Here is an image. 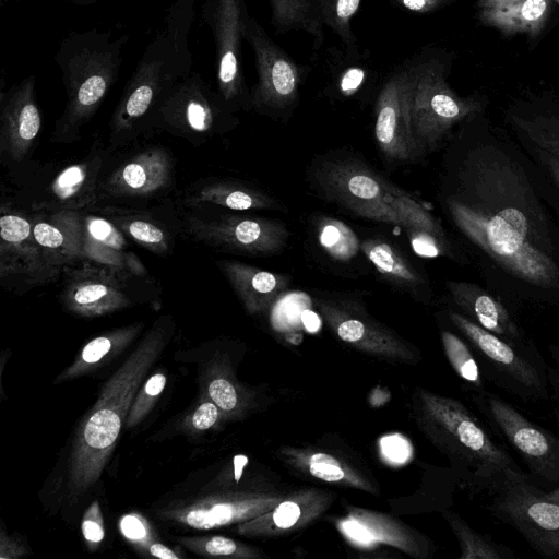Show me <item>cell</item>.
I'll use <instances>...</instances> for the list:
<instances>
[{
  "label": "cell",
  "mask_w": 559,
  "mask_h": 559,
  "mask_svg": "<svg viewBox=\"0 0 559 559\" xmlns=\"http://www.w3.org/2000/svg\"><path fill=\"white\" fill-rule=\"evenodd\" d=\"M81 212L83 259L145 276L146 270L130 249L127 235L104 214Z\"/></svg>",
  "instance_id": "obj_17"
},
{
  "label": "cell",
  "mask_w": 559,
  "mask_h": 559,
  "mask_svg": "<svg viewBox=\"0 0 559 559\" xmlns=\"http://www.w3.org/2000/svg\"><path fill=\"white\" fill-rule=\"evenodd\" d=\"M343 530L352 539L364 545L370 544L374 539L371 532L355 520L345 521L343 523Z\"/></svg>",
  "instance_id": "obj_48"
},
{
  "label": "cell",
  "mask_w": 559,
  "mask_h": 559,
  "mask_svg": "<svg viewBox=\"0 0 559 559\" xmlns=\"http://www.w3.org/2000/svg\"><path fill=\"white\" fill-rule=\"evenodd\" d=\"M105 153L98 146L78 162L64 165L44 185L31 188L28 209L33 213L85 211L98 202V188L105 165Z\"/></svg>",
  "instance_id": "obj_11"
},
{
  "label": "cell",
  "mask_w": 559,
  "mask_h": 559,
  "mask_svg": "<svg viewBox=\"0 0 559 559\" xmlns=\"http://www.w3.org/2000/svg\"><path fill=\"white\" fill-rule=\"evenodd\" d=\"M300 508L292 501L282 502L273 513V521L281 528L292 527L300 516Z\"/></svg>",
  "instance_id": "obj_45"
},
{
  "label": "cell",
  "mask_w": 559,
  "mask_h": 559,
  "mask_svg": "<svg viewBox=\"0 0 559 559\" xmlns=\"http://www.w3.org/2000/svg\"><path fill=\"white\" fill-rule=\"evenodd\" d=\"M462 546V558L465 559H513L515 554L509 547L492 540L488 535H481L462 520L452 521Z\"/></svg>",
  "instance_id": "obj_31"
},
{
  "label": "cell",
  "mask_w": 559,
  "mask_h": 559,
  "mask_svg": "<svg viewBox=\"0 0 559 559\" xmlns=\"http://www.w3.org/2000/svg\"><path fill=\"white\" fill-rule=\"evenodd\" d=\"M503 120L523 146L543 151L559 160V93H524L508 104Z\"/></svg>",
  "instance_id": "obj_14"
},
{
  "label": "cell",
  "mask_w": 559,
  "mask_h": 559,
  "mask_svg": "<svg viewBox=\"0 0 559 559\" xmlns=\"http://www.w3.org/2000/svg\"><path fill=\"white\" fill-rule=\"evenodd\" d=\"M416 82L417 62L394 72L378 96L374 138L381 152L392 160L408 162L421 153L412 126Z\"/></svg>",
  "instance_id": "obj_10"
},
{
  "label": "cell",
  "mask_w": 559,
  "mask_h": 559,
  "mask_svg": "<svg viewBox=\"0 0 559 559\" xmlns=\"http://www.w3.org/2000/svg\"><path fill=\"white\" fill-rule=\"evenodd\" d=\"M102 213L120 228L127 237L146 250L156 254L169 252L173 243L171 234L162 223L151 216L120 207L115 209L114 206L104 209Z\"/></svg>",
  "instance_id": "obj_24"
},
{
  "label": "cell",
  "mask_w": 559,
  "mask_h": 559,
  "mask_svg": "<svg viewBox=\"0 0 559 559\" xmlns=\"http://www.w3.org/2000/svg\"><path fill=\"white\" fill-rule=\"evenodd\" d=\"M519 1H522V0H478L477 8H478V10L500 8V7L509 5L512 3H516ZM551 1L559 7V0H551Z\"/></svg>",
  "instance_id": "obj_53"
},
{
  "label": "cell",
  "mask_w": 559,
  "mask_h": 559,
  "mask_svg": "<svg viewBox=\"0 0 559 559\" xmlns=\"http://www.w3.org/2000/svg\"><path fill=\"white\" fill-rule=\"evenodd\" d=\"M57 276L48 267L32 233L28 214L1 204L0 278L10 288L46 284Z\"/></svg>",
  "instance_id": "obj_12"
},
{
  "label": "cell",
  "mask_w": 559,
  "mask_h": 559,
  "mask_svg": "<svg viewBox=\"0 0 559 559\" xmlns=\"http://www.w3.org/2000/svg\"><path fill=\"white\" fill-rule=\"evenodd\" d=\"M523 147L545 169L559 190V160L543 151L526 146Z\"/></svg>",
  "instance_id": "obj_46"
},
{
  "label": "cell",
  "mask_w": 559,
  "mask_h": 559,
  "mask_svg": "<svg viewBox=\"0 0 559 559\" xmlns=\"http://www.w3.org/2000/svg\"><path fill=\"white\" fill-rule=\"evenodd\" d=\"M442 343L448 359L456 373L476 392L486 391V378L472 349L457 335L442 331Z\"/></svg>",
  "instance_id": "obj_30"
},
{
  "label": "cell",
  "mask_w": 559,
  "mask_h": 559,
  "mask_svg": "<svg viewBox=\"0 0 559 559\" xmlns=\"http://www.w3.org/2000/svg\"><path fill=\"white\" fill-rule=\"evenodd\" d=\"M153 92L150 86L143 85L138 87L128 98L124 106L126 117L121 121L120 131L130 123L131 119L143 116L151 104Z\"/></svg>",
  "instance_id": "obj_39"
},
{
  "label": "cell",
  "mask_w": 559,
  "mask_h": 559,
  "mask_svg": "<svg viewBox=\"0 0 559 559\" xmlns=\"http://www.w3.org/2000/svg\"><path fill=\"white\" fill-rule=\"evenodd\" d=\"M384 201L402 217L404 228H417L449 240L440 222L407 192L385 180Z\"/></svg>",
  "instance_id": "obj_28"
},
{
  "label": "cell",
  "mask_w": 559,
  "mask_h": 559,
  "mask_svg": "<svg viewBox=\"0 0 559 559\" xmlns=\"http://www.w3.org/2000/svg\"><path fill=\"white\" fill-rule=\"evenodd\" d=\"M180 543L191 551L207 556H231L237 551L235 540L224 536L183 537Z\"/></svg>",
  "instance_id": "obj_34"
},
{
  "label": "cell",
  "mask_w": 559,
  "mask_h": 559,
  "mask_svg": "<svg viewBox=\"0 0 559 559\" xmlns=\"http://www.w3.org/2000/svg\"><path fill=\"white\" fill-rule=\"evenodd\" d=\"M261 103L274 110L293 104L300 84V70L272 40L259 41Z\"/></svg>",
  "instance_id": "obj_19"
},
{
  "label": "cell",
  "mask_w": 559,
  "mask_h": 559,
  "mask_svg": "<svg viewBox=\"0 0 559 559\" xmlns=\"http://www.w3.org/2000/svg\"><path fill=\"white\" fill-rule=\"evenodd\" d=\"M546 495L548 498L559 503V486L551 490H546Z\"/></svg>",
  "instance_id": "obj_55"
},
{
  "label": "cell",
  "mask_w": 559,
  "mask_h": 559,
  "mask_svg": "<svg viewBox=\"0 0 559 559\" xmlns=\"http://www.w3.org/2000/svg\"><path fill=\"white\" fill-rule=\"evenodd\" d=\"M250 312L269 307L288 286V277L238 261L216 262Z\"/></svg>",
  "instance_id": "obj_21"
},
{
  "label": "cell",
  "mask_w": 559,
  "mask_h": 559,
  "mask_svg": "<svg viewBox=\"0 0 559 559\" xmlns=\"http://www.w3.org/2000/svg\"><path fill=\"white\" fill-rule=\"evenodd\" d=\"M364 75V71L359 68L348 69L341 80V90L344 93H352L360 86Z\"/></svg>",
  "instance_id": "obj_51"
},
{
  "label": "cell",
  "mask_w": 559,
  "mask_h": 559,
  "mask_svg": "<svg viewBox=\"0 0 559 559\" xmlns=\"http://www.w3.org/2000/svg\"><path fill=\"white\" fill-rule=\"evenodd\" d=\"M186 123L189 128V135H206L213 127L211 112L195 102H191L187 107Z\"/></svg>",
  "instance_id": "obj_40"
},
{
  "label": "cell",
  "mask_w": 559,
  "mask_h": 559,
  "mask_svg": "<svg viewBox=\"0 0 559 559\" xmlns=\"http://www.w3.org/2000/svg\"><path fill=\"white\" fill-rule=\"evenodd\" d=\"M166 382L165 374L155 373L140 388L127 416L126 428H133L143 419L164 390Z\"/></svg>",
  "instance_id": "obj_32"
},
{
  "label": "cell",
  "mask_w": 559,
  "mask_h": 559,
  "mask_svg": "<svg viewBox=\"0 0 559 559\" xmlns=\"http://www.w3.org/2000/svg\"><path fill=\"white\" fill-rule=\"evenodd\" d=\"M404 8L415 12H429L443 7L454 0H396Z\"/></svg>",
  "instance_id": "obj_49"
},
{
  "label": "cell",
  "mask_w": 559,
  "mask_h": 559,
  "mask_svg": "<svg viewBox=\"0 0 559 559\" xmlns=\"http://www.w3.org/2000/svg\"><path fill=\"white\" fill-rule=\"evenodd\" d=\"M175 162L164 147L143 148L119 163L100 178L98 199L116 201L147 200L163 197L174 186Z\"/></svg>",
  "instance_id": "obj_13"
},
{
  "label": "cell",
  "mask_w": 559,
  "mask_h": 559,
  "mask_svg": "<svg viewBox=\"0 0 559 559\" xmlns=\"http://www.w3.org/2000/svg\"><path fill=\"white\" fill-rule=\"evenodd\" d=\"M121 533L131 542L144 544L150 536V527L146 521L138 514H126L120 520Z\"/></svg>",
  "instance_id": "obj_41"
},
{
  "label": "cell",
  "mask_w": 559,
  "mask_h": 559,
  "mask_svg": "<svg viewBox=\"0 0 559 559\" xmlns=\"http://www.w3.org/2000/svg\"><path fill=\"white\" fill-rule=\"evenodd\" d=\"M106 90L105 80L99 75L88 78L79 88L78 103L81 107L95 105Z\"/></svg>",
  "instance_id": "obj_43"
},
{
  "label": "cell",
  "mask_w": 559,
  "mask_h": 559,
  "mask_svg": "<svg viewBox=\"0 0 559 559\" xmlns=\"http://www.w3.org/2000/svg\"><path fill=\"white\" fill-rule=\"evenodd\" d=\"M554 4L551 0H522L500 8L478 10V19L504 36L523 34L535 39L547 26Z\"/></svg>",
  "instance_id": "obj_22"
},
{
  "label": "cell",
  "mask_w": 559,
  "mask_h": 559,
  "mask_svg": "<svg viewBox=\"0 0 559 559\" xmlns=\"http://www.w3.org/2000/svg\"><path fill=\"white\" fill-rule=\"evenodd\" d=\"M361 0H320L322 19L328 22L341 36L348 39V21L356 13Z\"/></svg>",
  "instance_id": "obj_33"
},
{
  "label": "cell",
  "mask_w": 559,
  "mask_h": 559,
  "mask_svg": "<svg viewBox=\"0 0 559 559\" xmlns=\"http://www.w3.org/2000/svg\"><path fill=\"white\" fill-rule=\"evenodd\" d=\"M361 250L374 267L396 285L412 290L424 286L423 276L386 241L366 239Z\"/></svg>",
  "instance_id": "obj_25"
},
{
  "label": "cell",
  "mask_w": 559,
  "mask_h": 559,
  "mask_svg": "<svg viewBox=\"0 0 559 559\" xmlns=\"http://www.w3.org/2000/svg\"><path fill=\"white\" fill-rule=\"evenodd\" d=\"M380 443L382 453L391 462L404 463L411 455V445L402 436H385Z\"/></svg>",
  "instance_id": "obj_42"
},
{
  "label": "cell",
  "mask_w": 559,
  "mask_h": 559,
  "mask_svg": "<svg viewBox=\"0 0 559 559\" xmlns=\"http://www.w3.org/2000/svg\"><path fill=\"white\" fill-rule=\"evenodd\" d=\"M186 207L195 210L205 205H215L234 211L282 209L276 200L266 193L247 185L211 179L194 183L182 197Z\"/></svg>",
  "instance_id": "obj_20"
},
{
  "label": "cell",
  "mask_w": 559,
  "mask_h": 559,
  "mask_svg": "<svg viewBox=\"0 0 559 559\" xmlns=\"http://www.w3.org/2000/svg\"><path fill=\"white\" fill-rule=\"evenodd\" d=\"M449 70L445 58L417 62L412 126L421 153L438 148L455 127L485 114L489 105L486 95H457L447 82Z\"/></svg>",
  "instance_id": "obj_5"
},
{
  "label": "cell",
  "mask_w": 559,
  "mask_h": 559,
  "mask_svg": "<svg viewBox=\"0 0 559 559\" xmlns=\"http://www.w3.org/2000/svg\"><path fill=\"white\" fill-rule=\"evenodd\" d=\"M273 20L282 29L300 27L322 41V14L320 0H271Z\"/></svg>",
  "instance_id": "obj_27"
},
{
  "label": "cell",
  "mask_w": 559,
  "mask_h": 559,
  "mask_svg": "<svg viewBox=\"0 0 559 559\" xmlns=\"http://www.w3.org/2000/svg\"><path fill=\"white\" fill-rule=\"evenodd\" d=\"M40 130L36 106L25 103L8 119L0 134V156L8 164L22 163L33 148Z\"/></svg>",
  "instance_id": "obj_23"
},
{
  "label": "cell",
  "mask_w": 559,
  "mask_h": 559,
  "mask_svg": "<svg viewBox=\"0 0 559 559\" xmlns=\"http://www.w3.org/2000/svg\"><path fill=\"white\" fill-rule=\"evenodd\" d=\"M489 497L493 518L515 528L540 556L559 559V503L527 473L510 477Z\"/></svg>",
  "instance_id": "obj_7"
},
{
  "label": "cell",
  "mask_w": 559,
  "mask_h": 559,
  "mask_svg": "<svg viewBox=\"0 0 559 559\" xmlns=\"http://www.w3.org/2000/svg\"><path fill=\"white\" fill-rule=\"evenodd\" d=\"M169 328L168 319L155 322L105 383L96 403L79 427L69 463V490L72 493L80 495L98 480L142 380L167 343Z\"/></svg>",
  "instance_id": "obj_2"
},
{
  "label": "cell",
  "mask_w": 559,
  "mask_h": 559,
  "mask_svg": "<svg viewBox=\"0 0 559 559\" xmlns=\"http://www.w3.org/2000/svg\"><path fill=\"white\" fill-rule=\"evenodd\" d=\"M237 74V59L234 52H226L221 61L219 78L222 82L228 84L233 82Z\"/></svg>",
  "instance_id": "obj_50"
},
{
  "label": "cell",
  "mask_w": 559,
  "mask_h": 559,
  "mask_svg": "<svg viewBox=\"0 0 559 559\" xmlns=\"http://www.w3.org/2000/svg\"><path fill=\"white\" fill-rule=\"evenodd\" d=\"M206 392L222 412L228 413L236 408L238 395L235 386L226 378L213 374L206 383Z\"/></svg>",
  "instance_id": "obj_35"
},
{
  "label": "cell",
  "mask_w": 559,
  "mask_h": 559,
  "mask_svg": "<svg viewBox=\"0 0 559 559\" xmlns=\"http://www.w3.org/2000/svg\"><path fill=\"white\" fill-rule=\"evenodd\" d=\"M81 212L28 214L34 238L56 276L83 259Z\"/></svg>",
  "instance_id": "obj_15"
},
{
  "label": "cell",
  "mask_w": 559,
  "mask_h": 559,
  "mask_svg": "<svg viewBox=\"0 0 559 559\" xmlns=\"http://www.w3.org/2000/svg\"><path fill=\"white\" fill-rule=\"evenodd\" d=\"M183 230L195 241L219 251L271 255L281 252L289 231L280 221L221 215L205 217L190 213L182 221Z\"/></svg>",
  "instance_id": "obj_9"
},
{
  "label": "cell",
  "mask_w": 559,
  "mask_h": 559,
  "mask_svg": "<svg viewBox=\"0 0 559 559\" xmlns=\"http://www.w3.org/2000/svg\"><path fill=\"white\" fill-rule=\"evenodd\" d=\"M445 286L461 313L476 324L508 340H528L507 304L488 287L464 281H447Z\"/></svg>",
  "instance_id": "obj_16"
},
{
  "label": "cell",
  "mask_w": 559,
  "mask_h": 559,
  "mask_svg": "<svg viewBox=\"0 0 559 559\" xmlns=\"http://www.w3.org/2000/svg\"><path fill=\"white\" fill-rule=\"evenodd\" d=\"M316 230L322 249L336 261H350L361 247L355 231L340 219L321 216Z\"/></svg>",
  "instance_id": "obj_29"
},
{
  "label": "cell",
  "mask_w": 559,
  "mask_h": 559,
  "mask_svg": "<svg viewBox=\"0 0 559 559\" xmlns=\"http://www.w3.org/2000/svg\"><path fill=\"white\" fill-rule=\"evenodd\" d=\"M442 203L487 287L512 308L559 307V190L485 114L461 126Z\"/></svg>",
  "instance_id": "obj_1"
},
{
  "label": "cell",
  "mask_w": 559,
  "mask_h": 559,
  "mask_svg": "<svg viewBox=\"0 0 559 559\" xmlns=\"http://www.w3.org/2000/svg\"><path fill=\"white\" fill-rule=\"evenodd\" d=\"M82 533L91 547L97 546L105 536L104 520L98 500H94L84 513Z\"/></svg>",
  "instance_id": "obj_38"
},
{
  "label": "cell",
  "mask_w": 559,
  "mask_h": 559,
  "mask_svg": "<svg viewBox=\"0 0 559 559\" xmlns=\"http://www.w3.org/2000/svg\"><path fill=\"white\" fill-rule=\"evenodd\" d=\"M549 352L555 362V367L547 368L550 394L555 402H559V346L550 345Z\"/></svg>",
  "instance_id": "obj_47"
},
{
  "label": "cell",
  "mask_w": 559,
  "mask_h": 559,
  "mask_svg": "<svg viewBox=\"0 0 559 559\" xmlns=\"http://www.w3.org/2000/svg\"><path fill=\"white\" fill-rule=\"evenodd\" d=\"M61 302L80 317L109 314L129 307L136 277L143 276L126 270L82 259L63 270Z\"/></svg>",
  "instance_id": "obj_8"
},
{
  "label": "cell",
  "mask_w": 559,
  "mask_h": 559,
  "mask_svg": "<svg viewBox=\"0 0 559 559\" xmlns=\"http://www.w3.org/2000/svg\"><path fill=\"white\" fill-rule=\"evenodd\" d=\"M318 182L331 200L349 211L384 200L385 180L358 162L328 164L319 171Z\"/></svg>",
  "instance_id": "obj_18"
},
{
  "label": "cell",
  "mask_w": 559,
  "mask_h": 559,
  "mask_svg": "<svg viewBox=\"0 0 559 559\" xmlns=\"http://www.w3.org/2000/svg\"><path fill=\"white\" fill-rule=\"evenodd\" d=\"M148 551L152 556L163 559H178L179 557L168 547L160 543H153Z\"/></svg>",
  "instance_id": "obj_52"
},
{
  "label": "cell",
  "mask_w": 559,
  "mask_h": 559,
  "mask_svg": "<svg viewBox=\"0 0 559 559\" xmlns=\"http://www.w3.org/2000/svg\"><path fill=\"white\" fill-rule=\"evenodd\" d=\"M219 408L213 401H204L193 412L190 425L195 430H206L214 426L219 418Z\"/></svg>",
  "instance_id": "obj_44"
},
{
  "label": "cell",
  "mask_w": 559,
  "mask_h": 559,
  "mask_svg": "<svg viewBox=\"0 0 559 559\" xmlns=\"http://www.w3.org/2000/svg\"><path fill=\"white\" fill-rule=\"evenodd\" d=\"M448 316L471 344L487 380L525 402L549 401L548 365L532 341L501 337L457 311Z\"/></svg>",
  "instance_id": "obj_4"
},
{
  "label": "cell",
  "mask_w": 559,
  "mask_h": 559,
  "mask_svg": "<svg viewBox=\"0 0 559 559\" xmlns=\"http://www.w3.org/2000/svg\"><path fill=\"white\" fill-rule=\"evenodd\" d=\"M473 401L490 426L528 468V475L545 490L559 486V438L527 419L498 394L483 391Z\"/></svg>",
  "instance_id": "obj_6"
},
{
  "label": "cell",
  "mask_w": 559,
  "mask_h": 559,
  "mask_svg": "<svg viewBox=\"0 0 559 559\" xmlns=\"http://www.w3.org/2000/svg\"><path fill=\"white\" fill-rule=\"evenodd\" d=\"M247 461H248V459L246 456H243V455L235 456L234 462H235V478H236V481H238L240 479L242 468L246 465Z\"/></svg>",
  "instance_id": "obj_54"
},
{
  "label": "cell",
  "mask_w": 559,
  "mask_h": 559,
  "mask_svg": "<svg viewBox=\"0 0 559 559\" xmlns=\"http://www.w3.org/2000/svg\"><path fill=\"white\" fill-rule=\"evenodd\" d=\"M142 324H132L107 332L91 340L82 349L80 356L60 376L59 380L80 377L92 370L110 353H116L130 343L141 331Z\"/></svg>",
  "instance_id": "obj_26"
},
{
  "label": "cell",
  "mask_w": 559,
  "mask_h": 559,
  "mask_svg": "<svg viewBox=\"0 0 559 559\" xmlns=\"http://www.w3.org/2000/svg\"><path fill=\"white\" fill-rule=\"evenodd\" d=\"M309 472L316 478L325 481H338L344 478L340 462L326 453H314L309 460Z\"/></svg>",
  "instance_id": "obj_37"
},
{
  "label": "cell",
  "mask_w": 559,
  "mask_h": 559,
  "mask_svg": "<svg viewBox=\"0 0 559 559\" xmlns=\"http://www.w3.org/2000/svg\"><path fill=\"white\" fill-rule=\"evenodd\" d=\"M431 412L440 443L454 459L472 490L490 496L510 477L524 473L460 402L433 397Z\"/></svg>",
  "instance_id": "obj_3"
},
{
  "label": "cell",
  "mask_w": 559,
  "mask_h": 559,
  "mask_svg": "<svg viewBox=\"0 0 559 559\" xmlns=\"http://www.w3.org/2000/svg\"><path fill=\"white\" fill-rule=\"evenodd\" d=\"M350 212L369 221L396 225L404 228V222L400 214L384 200L360 204Z\"/></svg>",
  "instance_id": "obj_36"
}]
</instances>
